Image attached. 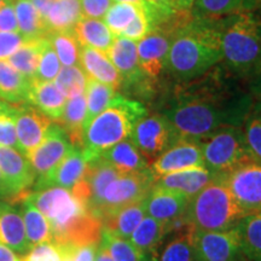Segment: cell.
I'll return each mask as SVG.
<instances>
[{
  "mask_svg": "<svg viewBox=\"0 0 261 261\" xmlns=\"http://www.w3.org/2000/svg\"><path fill=\"white\" fill-rule=\"evenodd\" d=\"M254 102L248 87L215 65L204 75L182 84H171L154 103L179 139L201 142L223 127H242Z\"/></svg>",
  "mask_w": 261,
  "mask_h": 261,
  "instance_id": "1",
  "label": "cell"
},
{
  "mask_svg": "<svg viewBox=\"0 0 261 261\" xmlns=\"http://www.w3.org/2000/svg\"><path fill=\"white\" fill-rule=\"evenodd\" d=\"M221 61L219 19L190 16L173 33L165 74L172 84L188 83L213 69Z\"/></svg>",
  "mask_w": 261,
  "mask_h": 261,
  "instance_id": "2",
  "label": "cell"
},
{
  "mask_svg": "<svg viewBox=\"0 0 261 261\" xmlns=\"http://www.w3.org/2000/svg\"><path fill=\"white\" fill-rule=\"evenodd\" d=\"M29 200L50 223L54 242L65 250L83 246H98L102 237V220L89 204L64 188L31 191Z\"/></svg>",
  "mask_w": 261,
  "mask_h": 261,
  "instance_id": "3",
  "label": "cell"
},
{
  "mask_svg": "<svg viewBox=\"0 0 261 261\" xmlns=\"http://www.w3.org/2000/svg\"><path fill=\"white\" fill-rule=\"evenodd\" d=\"M221 64L232 76L247 85L261 70V16L254 11L219 18Z\"/></svg>",
  "mask_w": 261,
  "mask_h": 261,
  "instance_id": "4",
  "label": "cell"
},
{
  "mask_svg": "<svg viewBox=\"0 0 261 261\" xmlns=\"http://www.w3.org/2000/svg\"><path fill=\"white\" fill-rule=\"evenodd\" d=\"M148 113L145 104L117 92L109 106L84 128L81 150L87 163L96 161L117 143L129 139L136 123Z\"/></svg>",
  "mask_w": 261,
  "mask_h": 261,
  "instance_id": "5",
  "label": "cell"
},
{
  "mask_svg": "<svg viewBox=\"0 0 261 261\" xmlns=\"http://www.w3.org/2000/svg\"><path fill=\"white\" fill-rule=\"evenodd\" d=\"M244 213L220 179L210 184L189 201L182 223L195 231H225L236 226Z\"/></svg>",
  "mask_w": 261,
  "mask_h": 261,
  "instance_id": "6",
  "label": "cell"
},
{
  "mask_svg": "<svg viewBox=\"0 0 261 261\" xmlns=\"http://www.w3.org/2000/svg\"><path fill=\"white\" fill-rule=\"evenodd\" d=\"M204 167L223 177L242 163L250 161L242 127L228 126L215 130L200 142Z\"/></svg>",
  "mask_w": 261,
  "mask_h": 261,
  "instance_id": "7",
  "label": "cell"
},
{
  "mask_svg": "<svg viewBox=\"0 0 261 261\" xmlns=\"http://www.w3.org/2000/svg\"><path fill=\"white\" fill-rule=\"evenodd\" d=\"M129 139L150 163L179 140L167 119L159 112L148 113L136 123Z\"/></svg>",
  "mask_w": 261,
  "mask_h": 261,
  "instance_id": "8",
  "label": "cell"
},
{
  "mask_svg": "<svg viewBox=\"0 0 261 261\" xmlns=\"http://www.w3.org/2000/svg\"><path fill=\"white\" fill-rule=\"evenodd\" d=\"M217 178L228 189L244 215L261 212V163L250 160Z\"/></svg>",
  "mask_w": 261,
  "mask_h": 261,
  "instance_id": "9",
  "label": "cell"
},
{
  "mask_svg": "<svg viewBox=\"0 0 261 261\" xmlns=\"http://www.w3.org/2000/svg\"><path fill=\"white\" fill-rule=\"evenodd\" d=\"M154 184L155 177L150 171V167L143 172L119 175L104 191L102 205L98 214L100 220L110 212L144 200Z\"/></svg>",
  "mask_w": 261,
  "mask_h": 261,
  "instance_id": "10",
  "label": "cell"
},
{
  "mask_svg": "<svg viewBox=\"0 0 261 261\" xmlns=\"http://www.w3.org/2000/svg\"><path fill=\"white\" fill-rule=\"evenodd\" d=\"M179 27V25H178ZM178 27H160L152 29L144 39L137 42L140 69L150 81L159 85L162 91L161 77L165 74L173 33Z\"/></svg>",
  "mask_w": 261,
  "mask_h": 261,
  "instance_id": "11",
  "label": "cell"
},
{
  "mask_svg": "<svg viewBox=\"0 0 261 261\" xmlns=\"http://www.w3.org/2000/svg\"><path fill=\"white\" fill-rule=\"evenodd\" d=\"M195 261H242L236 226L225 231L194 230Z\"/></svg>",
  "mask_w": 261,
  "mask_h": 261,
  "instance_id": "12",
  "label": "cell"
},
{
  "mask_svg": "<svg viewBox=\"0 0 261 261\" xmlns=\"http://www.w3.org/2000/svg\"><path fill=\"white\" fill-rule=\"evenodd\" d=\"M0 173L9 191V202H21L31 194V189L37 180L27 156L18 150L0 146Z\"/></svg>",
  "mask_w": 261,
  "mask_h": 261,
  "instance_id": "13",
  "label": "cell"
},
{
  "mask_svg": "<svg viewBox=\"0 0 261 261\" xmlns=\"http://www.w3.org/2000/svg\"><path fill=\"white\" fill-rule=\"evenodd\" d=\"M71 148L73 145L63 127L57 122L52 123L44 140L27 155L37 174V180L47 177L68 155Z\"/></svg>",
  "mask_w": 261,
  "mask_h": 261,
  "instance_id": "14",
  "label": "cell"
},
{
  "mask_svg": "<svg viewBox=\"0 0 261 261\" xmlns=\"http://www.w3.org/2000/svg\"><path fill=\"white\" fill-rule=\"evenodd\" d=\"M149 167L155 179L182 169L204 167L200 142L179 139L150 163Z\"/></svg>",
  "mask_w": 261,
  "mask_h": 261,
  "instance_id": "15",
  "label": "cell"
},
{
  "mask_svg": "<svg viewBox=\"0 0 261 261\" xmlns=\"http://www.w3.org/2000/svg\"><path fill=\"white\" fill-rule=\"evenodd\" d=\"M14 117L19 151L27 156L44 140L54 121L28 103L18 104Z\"/></svg>",
  "mask_w": 261,
  "mask_h": 261,
  "instance_id": "16",
  "label": "cell"
},
{
  "mask_svg": "<svg viewBox=\"0 0 261 261\" xmlns=\"http://www.w3.org/2000/svg\"><path fill=\"white\" fill-rule=\"evenodd\" d=\"M190 198L180 192L154 184L145 197L146 215L169 225L173 230L181 224Z\"/></svg>",
  "mask_w": 261,
  "mask_h": 261,
  "instance_id": "17",
  "label": "cell"
},
{
  "mask_svg": "<svg viewBox=\"0 0 261 261\" xmlns=\"http://www.w3.org/2000/svg\"><path fill=\"white\" fill-rule=\"evenodd\" d=\"M87 165L89 163L85 160L81 148L73 146L70 151L68 152V155L62 160L60 165L47 177L35 180L34 185H33V188H34L33 191L54 187L71 190L77 182L83 180L85 173H86Z\"/></svg>",
  "mask_w": 261,
  "mask_h": 261,
  "instance_id": "18",
  "label": "cell"
},
{
  "mask_svg": "<svg viewBox=\"0 0 261 261\" xmlns=\"http://www.w3.org/2000/svg\"><path fill=\"white\" fill-rule=\"evenodd\" d=\"M0 242L22 255L29 250L22 212L9 202H0Z\"/></svg>",
  "mask_w": 261,
  "mask_h": 261,
  "instance_id": "19",
  "label": "cell"
},
{
  "mask_svg": "<svg viewBox=\"0 0 261 261\" xmlns=\"http://www.w3.org/2000/svg\"><path fill=\"white\" fill-rule=\"evenodd\" d=\"M215 177L205 167H195L168 173L155 179V185L180 192L189 198L198 194Z\"/></svg>",
  "mask_w": 261,
  "mask_h": 261,
  "instance_id": "20",
  "label": "cell"
},
{
  "mask_svg": "<svg viewBox=\"0 0 261 261\" xmlns=\"http://www.w3.org/2000/svg\"><path fill=\"white\" fill-rule=\"evenodd\" d=\"M67 97L57 89L55 83L32 80L27 103L44 113L54 122H60Z\"/></svg>",
  "mask_w": 261,
  "mask_h": 261,
  "instance_id": "21",
  "label": "cell"
},
{
  "mask_svg": "<svg viewBox=\"0 0 261 261\" xmlns=\"http://www.w3.org/2000/svg\"><path fill=\"white\" fill-rule=\"evenodd\" d=\"M173 228L154 218L145 215L128 240L140 252L158 260L160 249Z\"/></svg>",
  "mask_w": 261,
  "mask_h": 261,
  "instance_id": "22",
  "label": "cell"
},
{
  "mask_svg": "<svg viewBox=\"0 0 261 261\" xmlns=\"http://www.w3.org/2000/svg\"><path fill=\"white\" fill-rule=\"evenodd\" d=\"M80 68L90 79L110 85L116 91L121 87V77L108 55L103 52L81 46Z\"/></svg>",
  "mask_w": 261,
  "mask_h": 261,
  "instance_id": "23",
  "label": "cell"
},
{
  "mask_svg": "<svg viewBox=\"0 0 261 261\" xmlns=\"http://www.w3.org/2000/svg\"><path fill=\"white\" fill-rule=\"evenodd\" d=\"M119 175V173L102 158L87 165L84 180L89 189V207L98 218H99L98 214H99L100 205H102L104 191L108 185L115 180Z\"/></svg>",
  "mask_w": 261,
  "mask_h": 261,
  "instance_id": "24",
  "label": "cell"
},
{
  "mask_svg": "<svg viewBox=\"0 0 261 261\" xmlns=\"http://www.w3.org/2000/svg\"><path fill=\"white\" fill-rule=\"evenodd\" d=\"M146 215L145 198L108 213L102 219L103 230L128 240Z\"/></svg>",
  "mask_w": 261,
  "mask_h": 261,
  "instance_id": "25",
  "label": "cell"
},
{
  "mask_svg": "<svg viewBox=\"0 0 261 261\" xmlns=\"http://www.w3.org/2000/svg\"><path fill=\"white\" fill-rule=\"evenodd\" d=\"M100 158L109 163L120 175L143 172L149 168V162L130 139L117 143L104 151Z\"/></svg>",
  "mask_w": 261,
  "mask_h": 261,
  "instance_id": "26",
  "label": "cell"
},
{
  "mask_svg": "<svg viewBox=\"0 0 261 261\" xmlns=\"http://www.w3.org/2000/svg\"><path fill=\"white\" fill-rule=\"evenodd\" d=\"M74 33L81 46L94 48L106 55L116 39L102 19L83 17L75 25Z\"/></svg>",
  "mask_w": 261,
  "mask_h": 261,
  "instance_id": "27",
  "label": "cell"
},
{
  "mask_svg": "<svg viewBox=\"0 0 261 261\" xmlns=\"http://www.w3.org/2000/svg\"><path fill=\"white\" fill-rule=\"evenodd\" d=\"M256 0H195L191 16L196 18L219 19L226 16L254 11Z\"/></svg>",
  "mask_w": 261,
  "mask_h": 261,
  "instance_id": "28",
  "label": "cell"
},
{
  "mask_svg": "<svg viewBox=\"0 0 261 261\" xmlns=\"http://www.w3.org/2000/svg\"><path fill=\"white\" fill-rule=\"evenodd\" d=\"M83 18L80 0H52L50 9L45 15L47 34L55 32L74 31L75 25Z\"/></svg>",
  "mask_w": 261,
  "mask_h": 261,
  "instance_id": "29",
  "label": "cell"
},
{
  "mask_svg": "<svg viewBox=\"0 0 261 261\" xmlns=\"http://www.w3.org/2000/svg\"><path fill=\"white\" fill-rule=\"evenodd\" d=\"M172 232L168 242L160 249L158 261H195L194 230L182 223Z\"/></svg>",
  "mask_w": 261,
  "mask_h": 261,
  "instance_id": "30",
  "label": "cell"
},
{
  "mask_svg": "<svg viewBox=\"0 0 261 261\" xmlns=\"http://www.w3.org/2000/svg\"><path fill=\"white\" fill-rule=\"evenodd\" d=\"M86 113L87 106L85 94L74 98H68L67 102H65L63 114H62L60 122H58L67 132L71 145L76 146V148L83 146Z\"/></svg>",
  "mask_w": 261,
  "mask_h": 261,
  "instance_id": "31",
  "label": "cell"
},
{
  "mask_svg": "<svg viewBox=\"0 0 261 261\" xmlns=\"http://www.w3.org/2000/svg\"><path fill=\"white\" fill-rule=\"evenodd\" d=\"M31 80L10 64L8 60H0V99L12 104L27 103Z\"/></svg>",
  "mask_w": 261,
  "mask_h": 261,
  "instance_id": "32",
  "label": "cell"
},
{
  "mask_svg": "<svg viewBox=\"0 0 261 261\" xmlns=\"http://www.w3.org/2000/svg\"><path fill=\"white\" fill-rule=\"evenodd\" d=\"M236 230L244 257L248 261H261V212L241 218Z\"/></svg>",
  "mask_w": 261,
  "mask_h": 261,
  "instance_id": "33",
  "label": "cell"
},
{
  "mask_svg": "<svg viewBox=\"0 0 261 261\" xmlns=\"http://www.w3.org/2000/svg\"><path fill=\"white\" fill-rule=\"evenodd\" d=\"M22 203V215L25 226L27 240L31 247L37 246L39 243L51 242L54 241L50 223L44 214L35 207V204L25 196Z\"/></svg>",
  "mask_w": 261,
  "mask_h": 261,
  "instance_id": "34",
  "label": "cell"
},
{
  "mask_svg": "<svg viewBox=\"0 0 261 261\" xmlns=\"http://www.w3.org/2000/svg\"><path fill=\"white\" fill-rule=\"evenodd\" d=\"M18 31L25 40L41 39L47 35V28L42 15L31 0H14Z\"/></svg>",
  "mask_w": 261,
  "mask_h": 261,
  "instance_id": "35",
  "label": "cell"
},
{
  "mask_svg": "<svg viewBox=\"0 0 261 261\" xmlns=\"http://www.w3.org/2000/svg\"><path fill=\"white\" fill-rule=\"evenodd\" d=\"M45 42H46V37L34 39V40H25L21 47L8 60L10 64L18 73L23 75L25 79L31 81L34 79Z\"/></svg>",
  "mask_w": 261,
  "mask_h": 261,
  "instance_id": "36",
  "label": "cell"
},
{
  "mask_svg": "<svg viewBox=\"0 0 261 261\" xmlns=\"http://www.w3.org/2000/svg\"><path fill=\"white\" fill-rule=\"evenodd\" d=\"M46 38L63 67H80L81 44L74 31L48 33Z\"/></svg>",
  "mask_w": 261,
  "mask_h": 261,
  "instance_id": "37",
  "label": "cell"
},
{
  "mask_svg": "<svg viewBox=\"0 0 261 261\" xmlns=\"http://www.w3.org/2000/svg\"><path fill=\"white\" fill-rule=\"evenodd\" d=\"M117 91L110 85L99 83V81L87 77L86 89H85V98H86V120L85 127L87 126L91 120L99 115L106 108L109 106L112 99L115 97Z\"/></svg>",
  "mask_w": 261,
  "mask_h": 261,
  "instance_id": "38",
  "label": "cell"
},
{
  "mask_svg": "<svg viewBox=\"0 0 261 261\" xmlns=\"http://www.w3.org/2000/svg\"><path fill=\"white\" fill-rule=\"evenodd\" d=\"M242 129L250 159L261 163V99H254Z\"/></svg>",
  "mask_w": 261,
  "mask_h": 261,
  "instance_id": "39",
  "label": "cell"
},
{
  "mask_svg": "<svg viewBox=\"0 0 261 261\" xmlns=\"http://www.w3.org/2000/svg\"><path fill=\"white\" fill-rule=\"evenodd\" d=\"M100 244L106 247L114 261H158L140 252L129 240L117 237L106 230L102 231Z\"/></svg>",
  "mask_w": 261,
  "mask_h": 261,
  "instance_id": "40",
  "label": "cell"
},
{
  "mask_svg": "<svg viewBox=\"0 0 261 261\" xmlns=\"http://www.w3.org/2000/svg\"><path fill=\"white\" fill-rule=\"evenodd\" d=\"M140 10L142 8L133 4L114 3L107 11V14L104 15L103 22L110 29V32L115 35V38H119L125 32V29L135 21Z\"/></svg>",
  "mask_w": 261,
  "mask_h": 261,
  "instance_id": "41",
  "label": "cell"
},
{
  "mask_svg": "<svg viewBox=\"0 0 261 261\" xmlns=\"http://www.w3.org/2000/svg\"><path fill=\"white\" fill-rule=\"evenodd\" d=\"M86 81V74L80 67L75 65V67H62L54 83L68 99L85 94Z\"/></svg>",
  "mask_w": 261,
  "mask_h": 261,
  "instance_id": "42",
  "label": "cell"
},
{
  "mask_svg": "<svg viewBox=\"0 0 261 261\" xmlns=\"http://www.w3.org/2000/svg\"><path fill=\"white\" fill-rule=\"evenodd\" d=\"M144 2L146 5L145 10L151 19L152 29L172 24L182 15V12H178L175 10L172 0H144Z\"/></svg>",
  "mask_w": 261,
  "mask_h": 261,
  "instance_id": "43",
  "label": "cell"
},
{
  "mask_svg": "<svg viewBox=\"0 0 261 261\" xmlns=\"http://www.w3.org/2000/svg\"><path fill=\"white\" fill-rule=\"evenodd\" d=\"M61 69V62L58 60L54 47L51 46L50 41L46 38V42H45L44 48H42L37 71H35L33 80L42 81V83H54Z\"/></svg>",
  "mask_w": 261,
  "mask_h": 261,
  "instance_id": "44",
  "label": "cell"
},
{
  "mask_svg": "<svg viewBox=\"0 0 261 261\" xmlns=\"http://www.w3.org/2000/svg\"><path fill=\"white\" fill-rule=\"evenodd\" d=\"M71 252L73 250H64L51 241L32 247L31 250L22 257V261H64L68 254Z\"/></svg>",
  "mask_w": 261,
  "mask_h": 261,
  "instance_id": "45",
  "label": "cell"
},
{
  "mask_svg": "<svg viewBox=\"0 0 261 261\" xmlns=\"http://www.w3.org/2000/svg\"><path fill=\"white\" fill-rule=\"evenodd\" d=\"M152 31V24L150 16L145 9L140 10L135 21L125 29V32L119 38H125L127 40L138 42L144 39Z\"/></svg>",
  "mask_w": 261,
  "mask_h": 261,
  "instance_id": "46",
  "label": "cell"
},
{
  "mask_svg": "<svg viewBox=\"0 0 261 261\" xmlns=\"http://www.w3.org/2000/svg\"><path fill=\"white\" fill-rule=\"evenodd\" d=\"M0 146L12 148L19 151L14 115L0 116Z\"/></svg>",
  "mask_w": 261,
  "mask_h": 261,
  "instance_id": "47",
  "label": "cell"
},
{
  "mask_svg": "<svg viewBox=\"0 0 261 261\" xmlns=\"http://www.w3.org/2000/svg\"><path fill=\"white\" fill-rule=\"evenodd\" d=\"M24 41L21 33L0 32V60H9Z\"/></svg>",
  "mask_w": 261,
  "mask_h": 261,
  "instance_id": "48",
  "label": "cell"
},
{
  "mask_svg": "<svg viewBox=\"0 0 261 261\" xmlns=\"http://www.w3.org/2000/svg\"><path fill=\"white\" fill-rule=\"evenodd\" d=\"M0 32L19 33L14 0H4L0 6Z\"/></svg>",
  "mask_w": 261,
  "mask_h": 261,
  "instance_id": "49",
  "label": "cell"
},
{
  "mask_svg": "<svg viewBox=\"0 0 261 261\" xmlns=\"http://www.w3.org/2000/svg\"><path fill=\"white\" fill-rule=\"evenodd\" d=\"M83 17L102 19L110 6L113 0H80Z\"/></svg>",
  "mask_w": 261,
  "mask_h": 261,
  "instance_id": "50",
  "label": "cell"
},
{
  "mask_svg": "<svg viewBox=\"0 0 261 261\" xmlns=\"http://www.w3.org/2000/svg\"><path fill=\"white\" fill-rule=\"evenodd\" d=\"M98 246H83L75 248L71 254V261H94Z\"/></svg>",
  "mask_w": 261,
  "mask_h": 261,
  "instance_id": "51",
  "label": "cell"
},
{
  "mask_svg": "<svg viewBox=\"0 0 261 261\" xmlns=\"http://www.w3.org/2000/svg\"><path fill=\"white\" fill-rule=\"evenodd\" d=\"M0 261H22V257H19L11 248L0 242Z\"/></svg>",
  "mask_w": 261,
  "mask_h": 261,
  "instance_id": "52",
  "label": "cell"
},
{
  "mask_svg": "<svg viewBox=\"0 0 261 261\" xmlns=\"http://www.w3.org/2000/svg\"><path fill=\"white\" fill-rule=\"evenodd\" d=\"M248 90L252 93L254 99H261V70L254 79L247 85Z\"/></svg>",
  "mask_w": 261,
  "mask_h": 261,
  "instance_id": "53",
  "label": "cell"
},
{
  "mask_svg": "<svg viewBox=\"0 0 261 261\" xmlns=\"http://www.w3.org/2000/svg\"><path fill=\"white\" fill-rule=\"evenodd\" d=\"M173 5L178 12L182 14H191L192 6H194L195 0H172Z\"/></svg>",
  "mask_w": 261,
  "mask_h": 261,
  "instance_id": "54",
  "label": "cell"
},
{
  "mask_svg": "<svg viewBox=\"0 0 261 261\" xmlns=\"http://www.w3.org/2000/svg\"><path fill=\"white\" fill-rule=\"evenodd\" d=\"M18 104H12L0 99V116L2 115H15Z\"/></svg>",
  "mask_w": 261,
  "mask_h": 261,
  "instance_id": "55",
  "label": "cell"
},
{
  "mask_svg": "<svg viewBox=\"0 0 261 261\" xmlns=\"http://www.w3.org/2000/svg\"><path fill=\"white\" fill-rule=\"evenodd\" d=\"M31 2L34 4L35 8L38 9V11L42 15V17H45L47 10L50 9L52 0H31Z\"/></svg>",
  "mask_w": 261,
  "mask_h": 261,
  "instance_id": "56",
  "label": "cell"
},
{
  "mask_svg": "<svg viewBox=\"0 0 261 261\" xmlns=\"http://www.w3.org/2000/svg\"><path fill=\"white\" fill-rule=\"evenodd\" d=\"M94 261H114V259L109 254V252L106 249V247H103L102 244L99 243V246L97 248L96 259H94Z\"/></svg>",
  "mask_w": 261,
  "mask_h": 261,
  "instance_id": "57",
  "label": "cell"
},
{
  "mask_svg": "<svg viewBox=\"0 0 261 261\" xmlns=\"http://www.w3.org/2000/svg\"><path fill=\"white\" fill-rule=\"evenodd\" d=\"M0 198H5V200H8V201L10 198L8 188H6V184H5L4 179H3L2 173H0Z\"/></svg>",
  "mask_w": 261,
  "mask_h": 261,
  "instance_id": "58",
  "label": "cell"
},
{
  "mask_svg": "<svg viewBox=\"0 0 261 261\" xmlns=\"http://www.w3.org/2000/svg\"><path fill=\"white\" fill-rule=\"evenodd\" d=\"M113 3H127V4H133L139 6V8H146L144 0H113Z\"/></svg>",
  "mask_w": 261,
  "mask_h": 261,
  "instance_id": "59",
  "label": "cell"
},
{
  "mask_svg": "<svg viewBox=\"0 0 261 261\" xmlns=\"http://www.w3.org/2000/svg\"><path fill=\"white\" fill-rule=\"evenodd\" d=\"M255 11L261 16V0H256V8Z\"/></svg>",
  "mask_w": 261,
  "mask_h": 261,
  "instance_id": "60",
  "label": "cell"
},
{
  "mask_svg": "<svg viewBox=\"0 0 261 261\" xmlns=\"http://www.w3.org/2000/svg\"><path fill=\"white\" fill-rule=\"evenodd\" d=\"M71 254H73V252H71L70 254H68L67 257L64 259V261H71Z\"/></svg>",
  "mask_w": 261,
  "mask_h": 261,
  "instance_id": "61",
  "label": "cell"
},
{
  "mask_svg": "<svg viewBox=\"0 0 261 261\" xmlns=\"http://www.w3.org/2000/svg\"><path fill=\"white\" fill-rule=\"evenodd\" d=\"M3 3H4V0H0V6L3 5Z\"/></svg>",
  "mask_w": 261,
  "mask_h": 261,
  "instance_id": "62",
  "label": "cell"
},
{
  "mask_svg": "<svg viewBox=\"0 0 261 261\" xmlns=\"http://www.w3.org/2000/svg\"><path fill=\"white\" fill-rule=\"evenodd\" d=\"M242 261H248V260H247V259H244V260H242Z\"/></svg>",
  "mask_w": 261,
  "mask_h": 261,
  "instance_id": "63",
  "label": "cell"
}]
</instances>
